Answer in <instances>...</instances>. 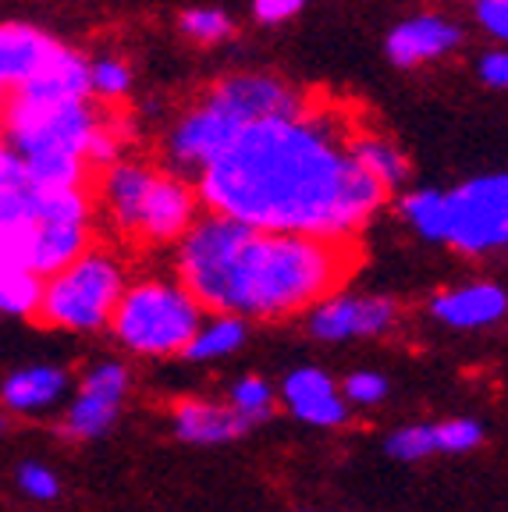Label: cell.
Segmentation results:
<instances>
[{
  "instance_id": "cell-1",
  "label": "cell",
  "mask_w": 508,
  "mask_h": 512,
  "mask_svg": "<svg viewBox=\"0 0 508 512\" xmlns=\"http://www.w3.org/2000/svg\"><path fill=\"white\" fill-rule=\"evenodd\" d=\"M384 185L349 153L331 111L263 118L199 175V196L217 217L260 232L345 242L384 203Z\"/></svg>"
},
{
  "instance_id": "cell-2",
  "label": "cell",
  "mask_w": 508,
  "mask_h": 512,
  "mask_svg": "<svg viewBox=\"0 0 508 512\" xmlns=\"http://www.w3.org/2000/svg\"><path fill=\"white\" fill-rule=\"evenodd\" d=\"M349 242L260 232L228 217H203L178 239V285L203 310L228 317H292L334 296L352 271Z\"/></svg>"
},
{
  "instance_id": "cell-3",
  "label": "cell",
  "mask_w": 508,
  "mask_h": 512,
  "mask_svg": "<svg viewBox=\"0 0 508 512\" xmlns=\"http://www.w3.org/2000/svg\"><path fill=\"white\" fill-rule=\"evenodd\" d=\"M203 324V306L178 281H132L111 317V335L132 356H185Z\"/></svg>"
},
{
  "instance_id": "cell-4",
  "label": "cell",
  "mask_w": 508,
  "mask_h": 512,
  "mask_svg": "<svg viewBox=\"0 0 508 512\" xmlns=\"http://www.w3.org/2000/svg\"><path fill=\"white\" fill-rule=\"evenodd\" d=\"M125 288V267L104 249H89L72 267L43 281V303L36 320L47 328L72 331V335L111 328V317Z\"/></svg>"
},
{
  "instance_id": "cell-5",
  "label": "cell",
  "mask_w": 508,
  "mask_h": 512,
  "mask_svg": "<svg viewBox=\"0 0 508 512\" xmlns=\"http://www.w3.org/2000/svg\"><path fill=\"white\" fill-rule=\"evenodd\" d=\"M448 196V246L484 253L508 242V175L473 178Z\"/></svg>"
},
{
  "instance_id": "cell-6",
  "label": "cell",
  "mask_w": 508,
  "mask_h": 512,
  "mask_svg": "<svg viewBox=\"0 0 508 512\" xmlns=\"http://www.w3.org/2000/svg\"><path fill=\"white\" fill-rule=\"evenodd\" d=\"M398 320L395 299L384 296H331L310 310V335L320 342L388 335Z\"/></svg>"
},
{
  "instance_id": "cell-7",
  "label": "cell",
  "mask_w": 508,
  "mask_h": 512,
  "mask_svg": "<svg viewBox=\"0 0 508 512\" xmlns=\"http://www.w3.org/2000/svg\"><path fill=\"white\" fill-rule=\"evenodd\" d=\"M242 128H246L242 121H235L228 111L203 100L196 111H189L175 125V132L167 139V153H171V160L182 171H199L203 175L235 143V136H239Z\"/></svg>"
},
{
  "instance_id": "cell-8",
  "label": "cell",
  "mask_w": 508,
  "mask_h": 512,
  "mask_svg": "<svg viewBox=\"0 0 508 512\" xmlns=\"http://www.w3.org/2000/svg\"><path fill=\"white\" fill-rule=\"evenodd\" d=\"M207 100L221 111H228L242 125H253L263 118H292L302 114L306 104L299 100V93L285 86L278 79H267V75H239V79H228L221 86H214L207 93Z\"/></svg>"
},
{
  "instance_id": "cell-9",
  "label": "cell",
  "mask_w": 508,
  "mask_h": 512,
  "mask_svg": "<svg viewBox=\"0 0 508 512\" xmlns=\"http://www.w3.org/2000/svg\"><path fill=\"white\" fill-rule=\"evenodd\" d=\"M278 399L285 402L295 420L310 427H338L349 416V402L342 399L334 377L320 367H295L281 381Z\"/></svg>"
},
{
  "instance_id": "cell-10",
  "label": "cell",
  "mask_w": 508,
  "mask_h": 512,
  "mask_svg": "<svg viewBox=\"0 0 508 512\" xmlns=\"http://www.w3.org/2000/svg\"><path fill=\"white\" fill-rule=\"evenodd\" d=\"M157 175L160 171H153L150 164H139V160H118L104 171L100 200H104L107 221L118 235H128V239L139 235V217H143L146 196H150Z\"/></svg>"
},
{
  "instance_id": "cell-11",
  "label": "cell",
  "mask_w": 508,
  "mask_h": 512,
  "mask_svg": "<svg viewBox=\"0 0 508 512\" xmlns=\"http://www.w3.org/2000/svg\"><path fill=\"white\" fill-rule=\"evenodd\" d=\"M61 50L54 36L29 22H4L0 25V104L15 96L43 64Z\"/></svg>"
},
{
  "instance_id": "cell-12",
  "label": "cell",
  "mask_w": 508,
  "mask_h": 512,
  "mask_svg": "<svg viewBox=\"0 0 508 512\" xmlns=\"http://www.w3.org/2000/svg\"><path fill=\"white\" fill-rule=\"evenodd\" d=\"M196 224V196L182 178L157 175L139 217V242H175Z\"/></svg>"
},
{
  "instance_id": "cell-13",
  "label": "cell",
  "mask_w": 508,
  "mask_h": 512,
  "mask_svg": "<svg viewBox=\"0 0 508 512\" xmlns=\"http://www.w3.org/2000/svg\"><path fill=\"white\" fill-rule=\"evenodd\" d=\"M68 388H72V377L64 367H57V363H29V367L4 374L0 406L18 416H36L54 409L68 395Z\"/></svg>"
},
{
  "instance_id": "cell-14",
  "label": "cell",
  "mask_w": 508,
  "mask_h": 512,
  "mask_svg": "<svg viewBox=\"0 0 508 512\" xmlns=\"http://www.w3.org/2000/svg\"><path fill=\"white\" fill-rule=\"evenodd\" d=\"M89 93H93L89 89V61L75 50L61 47L18 89L15 100H25V104H79V100H89Z\"/></svg>"
},
{
  "instance_id": "cell-15",
  "label": "cell",
  "mask_w": 508,
  "mask_h": 512,
  "mask_svg": "<svg viewBox=\"0 0 508 512\" xmlns=\"http://www.w3.org/2000/svg\"><path fill=\"white\" fill-rule=\"evenodd\" d=\"M430 313L441 324H448V328H462V331L487 328V324H498L508 313V292L494 285V281L462 285L430 299Z\"/></svg>"
},
{
  "instance_id": "cell-16",
  "label": "cell",
  "mask_w": 508,
  "mask_h": 512,
  "mask_svg": "<svg viewBox=\"0 0 508 512\" xmlns=\"http://www.w3.org/2000/svg\"><path fill=\"white\" fill-rule=\"evenodd\" d=\"M462 32L455 29L448 18L441 15H420L402 22L388 36V54L398 68H413V64L434 61V57L448 54L452 47H459Z\"/></svg>"
},
{
  "instance_id": "cell-17",
  "label": "cell",
  "mask_w": 508,
  "mask_h": 512,
  "mask_svg": "<svg viewBox=\"0 0 508 512\" xmlns=\"http://www.w3.org/2000/svg\"><path fill=\"white\" fill-rule=\"evenodd\" d=\"M171 427H175V438L185 445H224V441H235L249 431L239 416L231 413V406H217V402L203 399H185L171 413Z\"/></svg>"
},
{
  "instance_id": "cell-18",
  "label": "cell",
  "mask_w": 508,
  "mask_h": 512,
  "mask_svg": "<svg viewBox=\"0 0 508 512\" xmlns=\"http://www.w3.org/2000/svg\"><path fill=\"white\" fill-rule=\"evenodd\" d=\"M18 224H40V189L29 182L22 157L0 143V232Z\"/></svg>"
},
{
  "instance_id": "cell-19",
  "label": "cell",
  "mask_w": 508,
  "mask_h": 512,
  "mask_svg": "<svg viewBox=\"0 0 508 512\" xmlns=\"http://www.w3.org/2000/svg\"><path fill=\"white\" fill-rule=\"evenodd\" d=\"M89 224H40L36 228V242H32L29 271L36 278H54L57 271L72 267L82 253H89Z\"/></svg>"
},
{
  "instance_id": "cell-20",
  "label": "cell",
  "mask_w": 508,
  "mask_h": 512,
  "mask_svg": "<svg viewBox=\"0 0 508 512\" xmlns=\"http://www.w3.org/2000/svg\"><path fill=\"white\" fill-rule=\"evenodd\" d=\"M121 416V402L96 399V395H75L64 409L61 434L72 441H96L114 431Z\"/></svg>"
},
{
  "instance_id": "cell-21",
  "label": "cell",
  "mask_w": 508,
  "mask_h": 512,
  "mask_svg": "<svg viewBox=\"0 0 508 512\" xmlns=\"http://www.w3.org/2000/svg\"><path fill=\"white\" fill-rule=\"evenodd\" d=\"M246 342V320L242 317H228V313H214L207 324H199L196 338L185 349V360L192 363H210V360H224L231 352H239Z\"/></svg>"
},
{
  "instance_id": "cell-22",
  "label": "cell",
  "mask_w": 508,
  "mask_h": 512,
  "mask_svg": "<svg viewBox=\"0 0 508 512\" xmlns=\"http://www.w3.org/2000/svg\"><path fill=\"white\" fill-rule=\"evenodd\" d=\"M349 153L359 168L370 178H377L384 189H395V185H402L405 175H409V164H405L402 150H395V146L381 136H352Z\"/></svg>"
},
{
  "instance_id": "cell-23",
  "label": "cell",
  "mask_w": 508,
  "mask_h": 512,
  "mask_svg": "<svg viewBox=\"0 0 508 512\" xmlns=\"http://www.w3.org/2000/svg\"><path fill=\"white\" fill-rule=\"evenodd\" d=\"M40 303H43V278H36L29 267L0 271V313L4 317L32 320L40 313Z\"/></svg>"
},
{
  "instance_id": "cell-24",
  "label": "cell",
  "mask_w": 508,
  "mask_h": 512,
  "mask_svg": "<svg viewBox=\"0 0 508 512\" xmlns=\"http://www.w3.org/2000/svg\"><path fill=\"white\" fill-rule=\"evenodd\" d=\"M228 406L246 427L267 424L270 416H274V406H278V392L263 377H242V381L231 384Z\"/></svg>"
},
{
  "instance_id": "cell-25",
  "label": "cell",
  "mask_w": 508,
  "mask_h": 512,
  "mask_svg": "<svg viewBox=\"0 0 508 512\" xmlns=\"http://www.w3.org/2000/svg\"><path fill=\"white\" fill-rule=\"evenodd\" d=\"M402 214L416 224V232L430 242H445L448 239V196L445 192L423 189L409 192L402 200Z\"/></svg>"
},
{
  "instance_id": "cell-26",
  "label": "cell",
  "mask_w": 508,
  "mask_h": 512,
  "mask_svg": "<svg viewBox=\"0 0 508 512\" xmlns=\"http://www.w3.org/2000/svg\"><path fill=\"white\" fill-rule=\"evenodd\" d=\"M128 367L118 360H100L82 374L79 381V395H96V399H107V402H121L125 406V395H128Z\"/></svg>"
},
{
  "instance_id": "cell-27",
  "label": "cell",
  "mask_w": 508,
  "mask_h": 512,
  "mask_svg": "<svg viewBox=\"0 0 508 512\" xmlns=\"http://www.w3.org/2000/svg\"><path fill=\"white\" fill-rule=\"evenodd\" d=\"M384 452H388L391 459H402V463H416V459L434 456L437 452L434 424H409V427H402V431L388 434Z\"/></svg>"
},
{
  "instance_id": "cell-28",
  "label": "cell",
  "mask_w": 508,
  "mask_h": 512,
  "mask_svg": "<svg viewBox=\"0 0 508 512\" xmlns=\"http://www.w3.org/2000/svg\"><path fill=\"white\" fill-rule=\"evenodd\" d=\"M484 441V427L469 416H455V420H441L434 424V445L437 452L445 456H462V452H473V448Z\"/></svg>"
},
{
  "instance_id": "cell-29",
  "label": "cell",
  "mask_w": 508,
  "mask_h": 512,
  "mask_svg": "<svg viewBox=\"0 0 508 512\" xmlns=\"http://www.w3.org/2000/svg\"><path fill=\"white\" fill-rule=\"evenodd\" d=\"M128 82H132V72H128V64L118 61V57H100V61L89 64V89L96 96L118 100V96L128 93Z\"/></svg>"
},
{
  "instance_id": "cell-30",
  "label": "cell",
  "mask_w": 508,
  "mask_h": 512,
  "mask_svg": "<svg viewBox=\"0 0 508 512\" xmlns=\"http://www.w3.org/2000/svg\"><path fill=\"white\" fill-rule=\"evenodd\" d=\"M18 488H22V495L32 498V502H54V498L61 495V477H57L47 463L29 459V463L18 466Z\"/></svg>"
},
{
  "instance_id": "cell-31",
  "label": "cell",
  "mask_w": 508,
  "mask_h": 512,
  "mask_svg": "<svg viewBox=\"0 0 508 512\" xmlns=\"http://www.w3.org/2000/svg\"><path fill=\"white\" fill-rule=\"evenodd\" d=\"M391 392V384L384 374H377V370H356V374L345 377V402H352V406H377V402H384Z\"/></svg>"
},
{
  "instance_id": "cell-32",
  "label": "cell",
  "mask_w": 508,
  "mask_h": 512,
  "mask_svg": "<svg viewBox=\"0 0 508 512\" xmlns=\"http://www.w3.org/2000/svg\"><path fill=\"white\" fill-rule=\"evenodd\" d=\"M182 32L199 43H217L231 32V22L214 8H196V11H185L182 15Z\"/></svg>"
},
{
  "instance_id": "cell-33",
  "label": "cell",
  "mask_w": 508,
  "mask_h": 512,
  "mask_svg": "<svg viewBox=\"0 0 508 512\" xmlns=\"http://www.w3.org/2000/svg\"><path fill=\"white\" fill-rule=\"evenodd\" d=\"M118 153H121V136L118 128H111L107 121H100V125L93 128V136H89L86 143V164L89 168H111V164H118Z\"/></svg>"
},
{
  "instance_id": "cell-34",
  "label": "cell",
  "mask_w": 508,
  "mask_h": 512,
  "mask_svg": "<svg viewBox=\"0 0 508 512\" xmlns=\"http://www.w3.org/2000/svg\"><path fill=\"white\" fill-rule=\"evenodd\" d=\"M477 18L491 36L508 40V0H480L477 4Z\"/></svg>"
},
{
  "instance_id": "cell-35",
  "label": "cell",
  "mask_w": 508,
  "mask_h": 512,
  "mask_svg": "<svg viewBox=\"0 0 508 512\" xmlns=\"http://www.w3.org/2000/svg\"><path fill=\"white\" fill-rule=\"evenodd\" d=\"M302 4H306V0H256L253 11L260 22H285V18H292Z\"/></svg>"
},
{
  "instance_id": "cell-36",
  "label": "cell",
  "mask_w": 508,
  "mask_h": 512,
  "mask_svg": "<svg viewBox=\"0 0 508 512\" xmlns=\"http://www.w3.org/2000/svg\"><path fill=\"white\" fill-rule=\"evenodd\" d=\"M480 79H484L487 86L508 89V54H501V50L487 54L484 61H480Z\"/></svg>"
},
{
  "instance_id": "cell-37",
  "label": "cell",
  "mask_w": 508,
  "mask_h": 512,
  "mask_svg": "<svg viewBox=\"0 0 508 512\" xmlns=\"http://www.w3.org/2000/svg\"><path fill=\"white\" fill-rule=\"evenodd\" d=\"M4 431H8V416L0 413V438H4Z\"/></svg>"
}]
</instances>
